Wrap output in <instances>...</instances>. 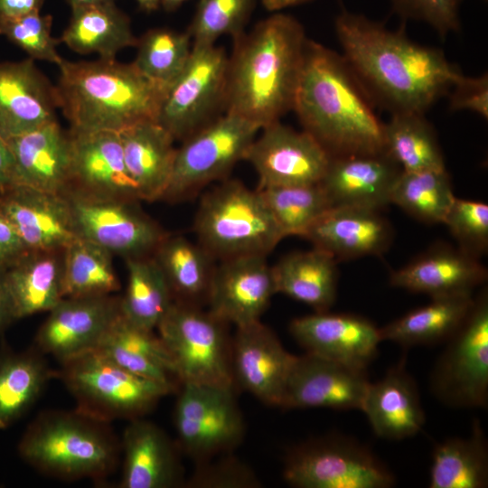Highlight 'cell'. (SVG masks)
<instances>
[{
  "label": "cell",
  "instance_id": "38",
  "mask_svg": "<svg viewBox=\"0 0 488 488\" xmlns=\"http://www.w3.org/2000/svg\"><path fill=\"white\" fill-rule=\"evenodd\" d=\"M126 265L127 286L120 297L122 315L154 331L174 302L169 284L153 256L128 258Z\"/></svg>",
  "mask_w": 488,
  "mask_h": 488
},
{
  "label": "cell",
  "instance_id": "44",
  "mask_svg": "<svg viewBox=\"0 0 488 488\" xmlns=\"http://www.w3.org/2000/svg\"><path fill=\"white\" fill-rule=\"evenodd\" d=\"M260 191L284 237L301 236L332 204L319 183L272 186Z\"/></svg>",
  "mask_w": 488,
  "mask_h": 488
},
{
  "label": "cell",
  "instance_id": "57",
  "mask_svg": "<svg viewBox=\"0 0 488 488\" xmlns=\"http://www.w3.org/2000/svg\"><path fill=\"white\" fill-rule=\"evenodd\" d=\"M140 9L146 13L155 11L161 5V0H136Z\"/></svg>",
  "mask_w": 488,
  "mask_h": 488
},
{
  "label": "cell",
  "instance_id": "13",
  "mask_svg": "<svg viewBox=\"0 0 488 488\" xmlns=\"http://www.w3.org/2000/svg\"><path fill=\"white\" fill-rule=\"evenodd\" d=\"M180 387L174 421L181 452L195 463L232 452L245 433L233 389L190 383Z\"/></svg>",
  "mask_w": 488,
  "mask_h": 488
},
{
  "label": "cell",
  "instance_id": "14",
  "mask_svg": "<svg viewBox=\"0 0 488 488\" xmlns=\"http://www.w3.org/2000/svg\"><path fill=\"white\" fill-rule=\"evenodd\" d=\"M228 57L215 44L192 45L190 58L166 91L156 122L184 140L224 110Z\"/></svg>",
  "mask_w": 488,
  "mask_h": 488
},
{
  "label": "cell",
  "instance_id": "52",
  "mask_svg": "<svg viewBox=\"0 0 488 488\" xmlns=\"http://www.w3.org/2000/svg\"><path fill=\"white\" fill-rule=\"evenodd\" d=\"M44 0H0V23L40 12Z\"/></svg>",
  "mask_w": 488,
  "mask_h": 488
},
{
  "label": "cell",
  "instance_id": "22",
  "mask_svg": "<svg viewBox=\"0 0 488 488\" xmlns=\"http://www.w3.org/2000/svg\"><path fill=\"white\" fill-rule=\"evenodd\" d=\"M56 87L34 60L0 62V136L5 140L57 119Z\"/></svg>",
  "mask_w": 488,
  "mask_h": 488
},
{
  "label": "cell",
  "instance_id": "12",
  "mask_svg": "<svg viewBox=\"0 0 488 488\" xmlns=\"http://www.w3.org/2000/svg\"><path fill=\"white\" fill-rule=\"evenodd\" d=\"M65 197L75 233L126 258L152 256L166 236L138 206V201L99 196L72 185Z\"/></svg>",
  "mask_w": 488,
  "mask_h": 488
},
{
  "label": "cell",
  "instance_id": "3",
  "mask_svg": "<svg viewBox=\"0 0 488 488\" xmlns=\"http://www.w3.org/2000/svg\"><path fill=\"white\" fill-rule=\"evenodd\" d=\"M371 102L343 55L307 39L293 110L331 157L385 153Z\"/></svg>",
  "mask_w": 488,
  "mask_h": 488
},
{
  "label": "cell",
  "instance_id": "48",
  "mask_svg": "<svg viewBox=\"0 0 488 488\" xmlns=\"http://www.w3.org/2000/svg\"><path fill=\"white\" fill-rule=\"evenodd\" d=\"M185 481L188 488H258L261 482L255 472L232 452L195 463Z\"/></svg>",
  "mask_w": 488,
  "mask_h": 488
},
{
  "label": "cell",
  "instance_id": "36",
  "mask_svg": "<svg viewBox=\"0 0 488 488\" xmlns=\"http://www.w3.org/2000/svg\"><path fill=\"white\" fill-rule=\"evenodd\" d=\"M171 288L174 301L199 305L206 301L216 265L199 243L183 236H165L153 255Z\"/></svg>",
  "mask_w": 488,
  "mask_h": 488
},
{
  "label": "cell",
  "instance_id": "50",
  "mask_svg": "<svg viewBox=\"0 0 488 488\" xmlns=\"http://www.w3.org/2000/svg\"><path fill=\"white\" fill-rule=\"evenodd\" d=\"M451 111L469 110L488 118V75L466 77L461 74L449 91Z\"/></svg>",
  "mask_w": 488,
  "mask_h": 488
},
{
  "label": "cell",
  "instance_id": "5",
  "mask_svg": "<svg viewBox=\"0 0 488 488\" xmlns=\"http://www.w3.org/2000/svg\"><path fill=\"white\" fill-rule=\"evenodd\" d=\"M106 421L84 412H47L25 430L20 456L40 472L65 480L99 479L115 468L118 450Z\"/></svg>",
  "mask_w": 488,
  "mask_h": 488
},
{
  "label": "cell",
  "instance_id": "20",
  "mask_svg": "<svg viewBox=\"0 0 488 488\" xmlns=\"http://www.w3.org/2000/svg\"><path fill=\"white\" fill-rule=\"evenodd\" d=\"M369 383L365 371L306 352L296 356L281 408L361 410Z\"/></svg>",
  "mask_w": 488,
  "mask_h": 488
},
{
  "label": "cell",
  "instance_id": "6",
  "mask_svg": "<svg viewBox=\"0 0 488 488\" xmlns=\"http://www.w3.org/2000/svg\"><path fill=\"white\" fill-rule=\"evenodd\" d=\"M199 244L215 259L267 256L285 238L259 190L227 180L202 198L194 219Z\"/></svg>",
  "mask_w": 488,
  "mask_h": 488
},
{
  "label": "cell",
  "instance_id": "58",
  "mask_svg": "<svg viewBox=\"0 0 488 488\" xmlns=\"http://www.w3.org/2000/svg\"><path fill=\"white\" fill-rule=\"evenodd\" d=\"M186 0H161V5L168 12L176 10Z\"/></svg>",
  "mask_w": 488,
  "mask_h": 488
},
{
  "label": "cell",
  "instance_id": "27",
  "mask_svg": "<svg viewBox=\"0 0 488 488\" xmlns=\"http://www.w3.org/2000/svg\"><path fill=\"white\" fill-rule=\"evenodd\" d=\"M304 238L336 259H347L383 253L390 244L392 234L389 223L379 211L333 206L311 226Z\"/></svg>",
  "mask_w": 488,
  "mask_h": 488
},
{
  "label": "cell",
  "instance_id": "17",
  "mask_svg": "<svg viewBox=\"0 0 488 488\" xmlns=\"http://www.w3.org/2000/svg\"><path fill=\"white\" fill-rule=\"evenodd\" d=\"M295 359L260 321L236 327L231 339L234 385L263 403L281 407Z\"/></svg>",
  "mask_w": 488,
  "mask_h": 488
},
{
  "label": "cell",
  "instance_id": "29",
  "mask_svg": "<svg viewBox=\"0 0 488 488\" xmlns=\"http://www.w3.org/2000/svg\"><path fill=\"white\" fill-rule=\"evenodd\" d=\"M487 278L486 268L459 248H435L393 271L391 286L434 297L472 293Z\"/></svg>",
  "mask_w": 488,
  "mask_h": 488
},
{
  "label": "cell",
  "instance_id": "51",
  "mask_svg": "<svg viewBox=\"0 0 488 488\" xmlns=\"http://www.w3.org/2000/svg\"><path fill=\"white\" fill-rule=\"evenodd\" d=\"M26 251L11 223L0 212V272H5Z\"/></svg>",
  "mask_w": 488,
  "mask_h": 488
},
{
  "label": "cell",
  "instance_id": "39",
  "mask_svg": "<svg viewBox=\"0 0 488 488\" xmlns=\"http://www.w3.org/2000/svg\"><path fill=\"white\" fill-rule=\"evenodd\" d=\"M384 152L402 171L446 169L434 129L424 114H391L384 123Z\"/></svg>",
  "mask_w": 488,
  "mask_h": 488
},
{
  "label": "cell",
  "instance_id": "31",
  "mask_svg": "<svg viewBox=\"0 0 488 488\" xmlns=\"http://www.w3.org/2000/svg\"><path fill=\"white\" fill-rule=\"evenodd\" d=\"M125 370L178 389L174 361L159 335L139 327L121 314L96 348Z\"/></svg>",
  "mask_w": 488,
  "mask_h": 488
},
{
  "label": "cell",
  "instance_id": "55",
  "mask_svg": "<svg viewBox=\"0 0 488 488\" xmlns=\"http://www.w3.org/2000/svg\"><path fill=\"white\" fill-rule=\"evenodd\" d=\"M313 0H261L262 5L269 12H279L285 8L302 5Z\"/></svg>",
  "mask_w": 488,
  "mask_h": 488
},
{
  "label": "cell",
  "instance_id": "10",
  "mask_svg": "<svg viewBox=\"0 0 488 488\" xmlns=\"http://www.w3.org/2000/svg\"><path fill=\"white\" fill-rule=\"evenodd\" d=\"M431 390L458 408H486L488 400V294L483 290L433 369Z\"/></svg>",
  "mask_w": 488,
  "mask_h": 488
},
{
  "label": "cell",
  "instance_id": "33",
  "mask_svg": "<svg viewBox=\"0 0 488 488\" xmlns=\"http://www.w3.org/2000/svg\"><path fill=\"white\" fill-rule=\"evenodd\" d=\"M336 258L314 248L292 252L272 266L277 294L305 304L315 312H326L336 298Z\"/></svg>",
  "mask_w": 488,
  "mask_h": 488
},
{
  "label": "cell",
  "instance_id": "53",
  "mask_svg": "<svg viewBox=\"0 0 488 488\" xmlns=\"http://www.w3.org/2000/svg\"><path fill=\"white\" fill-rule=\"evenodd\" d=\"M14 184V159L7 142L0 136V192Z\"/></svg>",
  "mask_w": 488,
  "mask_h": 488
},
{
  "label": "cell",
  "instance_id": "28",
  "mask_svg": "<svg viewBox=\"0 0 488 488\" xmlns=\"http://www.w3.org/2000/svg\"><path fill=\"white\" fill-rule=\"evenodd\" d=\"M406 357L385 376L369 383L361 410L375 435L401 440L418 434L425 424V413L416 381L406 370Z\"/></svg>",
  "mask_w": 488,
  "mask_h": 488
},
{
  "label": "cell",
  "instance_id": "4",
  "mask_svg": "<svg viewBox=\"0 0 488 488\" xmlns=\"http://www.w3.org/2000/svg\"><path fill=\"white\" fill-rule=\"evenodd\" d=\"M58 67V104L70 131L119 133L143 121H156L166 91L133 62L63 59Z\"/></svg>",
  "mask_w": 488,
  "mask_h": 488
},
{
  "label": "cell",
  "instance_id": "18",
  "mask_svg": "<svg viewBox=\"0 0 488 488\" xmlns=\"http://www.w3.org/2000/svg\"><path fill=\"white\" fill-rule=\"evenodd\" d=\"M289 330L306 352L365 372L381 342L374 324L351 314L315 312L294 319Z\"/></svg>",
  "mask_w": 488,
  "mask_h": 488
},
{
  "label": "cell",
  "instance_id": "56",
  "mask_svg": "<svg viewBox=\"0 0 488 488\" xmlns=\"http://www.w3.org/2000/svg\"><path fill=\"white\" fill-rule=\"evenodd\" d=\"M66 2L70 5L72 10L91 5L114 4L115 0H66Z\"/></svg>",
  "mask_w": 488,
  "mask_h": 488
},
{
  "label": "cell",
  "instance_id": "40",
  "mask_svg": "<svg viewBox=\"0 0 488 488\" xmlns=\"http://www.w3.org/2000/svg\"><path fill=\"white\" fill-rule=\"evenodd\" d=\"M119 287L112 254L107 249L77 238L62 250L63 298L111 296Z\"/></svg>",
  "mask_w": 488,
  "mask_h": 488
},
{
  "label": "cell",
  "instance_id": "41",
  "mask_svg": "<svg viewBox=\"0 0 488 488\" xmlns=\"http://www.w3.org/2000/svg\"><path fill=\"white\" fill-rule=\"evenodd\" d=\"M51 376L33 352H0V429L12 426L32 407Z\"/></svg>",
  "mask_w": 488,
  "mask_h": 488
},
{
  "label": "cell",
  "instance_id": "35",
  "mask_svg": "<svg viewBox=\"0 0 488 488\" xmlns=\"http://www.w3.org/2000/svg\"><path fill=\"white\" fill-rule=\"evenodd\" d=\"M474 301L472 293L434 297L427 305L379 328L380 339L404 347L448 340L465 320Z\"/></svg>",
  "mask_w": 488,
  "mask_h": 488
},
{
  "label": "cell",
  "instance_id": "19",
  "mask_svg": "<svg viewBox=\"0 0 488 488\" xmlns=\"http://www.w3.org/2000/svg\"><path fill=\"white\" fill-rule=\"evenodd\" d=\"M120 314V297H64L49 311L35 343L40 350L63 361L96 349Z\"/></svg>",
  "mask_w": 488,
  "mask_h": 488
},
{
  "label": "cell",
  "instance_id": "1",
  "mask_svg": "<svg viewBox=\"0 0 488 488\" xmlns=\"http://www.w3.org/2000/svg\"><path fill=\"white\" fill-rule=\"evenodd\" d=\"M334 28L343 59L371 101L390 114H425L462 74L441 50L414 42L403 28L345 9Z\"/></svg>",
  "mask_w": 488,
  "mask_h": 488
},
{
  "label": "cell",
  "instance_id": "26",
  "mask_svg": "<svg viewBox=\"0 0 488 488\" xmlns=\"http://www.w3.org/2000/svg\"><path fill=\"white\" fill-rule=\"evenodd\" d=\"M122 488H173L184 486L179 449L156 425L131 419L123 435Z\"/></svg>",
  "mask_w": 488,
  "mask_h": 488
},
{
  "label": "cell",
  "instance_id": "11",
  "mask_svg": "<svg viewBox=\"0 0 488 488\" xmlns=\"http://www.w3.org/2000/svg\"><path fill=\"white\" fill-rule=\"evenodd\" d=\"M259 130L253 123L225 113L183 140L163 199L186 198L225 177L244 160Z\"/></svg>",
  "mask_w": 488,
  "mask_h": 488
},
{
  "label": "cell",
  "instance_id": "34",
  "mask_svg": "<svg viewBox=\"0 0 488 488\" xmlns=\"http://www.w3.org/2000/svg\"><path fill=\"white\" fill-rule=\"evenodd\" d=\"M59 40L77 53L95 52L102 59H115L119 51L138 42L128 16L115 3L72 9Z\"/></svg>",
  "mask_w": 488,
  "mask_h": 488
},
{
  "label": "cell",
  "instance_id": "2",
  "mask_svg": "<svg viewBox=\"0 0 488 488\" xmlns=\"http://www.w3.org/2000/svg\"><path fill=\"white\" fill-rule=\"evenodd\" d=\"M234 40L224 111L260 129L293 109L307 38L294 16L276 12Z\"/></svg>",
  "mask_w": 488,
  "mask_h": 488
},
{
  "label": "cell",
  "instance_id": "21",
  "mask_svg": "<svg viewBox=\"0 0 488 488\" xmlns=\"http://www.w3.org/2000/svg\"><path fill=\"white\" fill-rule=\"evenodd\" d=\"M0 212L27 250H63L78 238L61 193L14 184L0 192Z\"/></svg>",
  "mask_w": 488,
  "mask_h": 488
},
{
  "label": "cell",
  "instance_id": "47",
  "mask_svg": "<svg viewBox=\"0 0 488 488\" xmlns=\"http://www.w3.org/2000/svg\"><path fill=\"white\" fill-rule=\"evenodd\" d=\"M463 251L478 258L488 247V205L455 197L444 220Z\"/></svg>",
  "mask_w": 488,
  "mask_h": 488
},
{
  "label": "cell",
  "instance_id": "49",
  "mask_svg": "<svg viewBox=\"0 0 488 488\" xmlns=\"http://www.w3.org/2000/svg\"><path fill=\"white\" fill-rule=\"evenodd\" d=\"M392 9L404 20L423 22L440 36L460 30L462 0H389Z\"/></svg>",
  "mask_w": 488,
  "mask_h": 488
},
{
  "label": "cell",
  "instance_id": "16",
  "mask_svg": "<svg viewBox=\"0 0 488 488\" xmlns=\"http://www.w3.org/2000/svg\"><path fill=\"white\" fill-rule=\"evenodd\" d=\"M216 265L206 303L208 311L236 327L258 321L277 294L272 266L267 256L234 257Z\"/></svg>",
  "mask_w": 488,
  "mask_h": 488
},
{
  "label": "cell",
  "instance_id": "43",
  "mask_svg": "<svg viewBox=\"0 0 488 488\" xmlns=\"http://www.w3.org/2000/svg\"><path fill=\"white\" fill-rule=\"evenodd\" d=\"M186 31L154 28L138 38L137 53L133 61L148 80L165 91L184 69L192 49Z\"/></svg>",
  "mask_w": 488,
  "mask_h": 488
},
{
  "label": "cell",
  "instance_id": "23",
  "mask_svg": "<svg viewBox=\"0 0 488 488\" xmlns=\"http://www.w3.org/2000/svg\"><path fill=\"white\" fill-rule=\"evenodd\" d=\"M70 132L71 184L92 194L141 201L126 166L119 134Z\"/></svg>",
  "mask_w": 488,
  "mask_h": 488
},
{
  "label": "cell",
  "instance_id": "25",
  "mask_svg": "<svg viewBox=\"0 0 488 488\" xmlns=\"http://www.w3.org/2000/svg\"><path fill=\"white\" fill-rule=\"evenodd\" d=\"M14 159V184L62 194L71 184V142L58 120L6 141Z\"/></svg>",
  "mask_w": 488,
  "mask_h": 488
},
{
  "label": "cell",
  "instance_id": "45",
  "mask_svg": "<svg viewBox=\"0 0 488 488\" xmlns=\"http://www.w3.org/2000/svg\"><path fill=\"white\" fill-rule=\"evenodd\" d=\"M255 5L256 0H199L187 30L192 45L215 44L222 35L239 37Z\"/></svg>",
  "mask_w": 488,
  "mask_h": 488
},
{
  "label": "cell",
  "instance_id": "42",
  "mask_svg": "<svg viewBox=\"0 0 488 488\" xmlns=\"http://www.w3.org/2000/svg\"><path fill=\"white\" fill-rule=\"evenodd\" d=\"M455 197L446 169L401 171L390 203L426 223H443Z\"/></svg>",
  "mask_w": 488,
  "mask_h": 488
},
{
  "label": "cell",
  "instance_id": "46",
  "mask_svg": "<svg viewBox=\"0 0 488 488\" xmlns=\"http://www.w3.org/2000/svg\"><path fill=\"white\" fill-rule=\"evenodd\" d=\"M52 24L50 14L35 12L0 23V35L25 52L29 58L59 65L63 60L56 49L61 42L51 35Z\"/></svg>",
  "mask_w": 488,
  "mask_h": 488
},
{
  "label": "cell",
  "instance_id": "37",
  "mask_svg": "<svg viewBox=\"0 0 488 488\" xmlns=\"http://www.w3.org/2000/svg\"><path fill=\"white\" fill-rule=\"evenodd\" d=\"M488 484V446L477 419L471 436L438 444L433 452L430 488H484Z\"/></svg>",
  "mask_w": 488,
  "mask_h": 488
},
{
  "label": "cell",
  "instance_id": "8",
  "mask_svg": "<svg viewBox=\"0 0 488 488\" xmlns=\"http://www.w3.org/2000/svg\"><path fill=\"white\" fill-rule=\"evenodd\" d=\"M227 324L199 305L174 301L156 330L182 384L234 386Z\"/></svg>",
  "mask_w": 488,
  "mask_h": 488
},
{
  "label": "cell",
  "instance_id": "54",
  "mask_svg": "<svg viewBox=\"0 0 488 488\" xmlns=\"http://www.w3.org/2000/svg\"><path fill=\"white\" fill-rule=\"evenodd\" d=\"M16 320L10 295L8 293L4 272H0V333Z\"/></svg>",
  "mask_w": 488,
  "mask_h": 488
},
{
  "label": "cell",
  "instance_id": "24",
  "mask_svg": "<svg viewBox=\"0 0 488 488\" xmlns=\"http://www.w3.org/2000/svg\"><path fill=\"white\" fill-rule=\"evenodd\" d=\"M401 168L385 153L331 157L319 184L333 206L380 211L390 203Z\"/></svg>",
  "mask_w": 488,
  "mask_h": 488
},
{
  "label": "cell",
  "instance_id": "9",
  "mask_svg": "<svg viewBox=\"0 0 488 488\" xmlns=\"http://www.w3.org/2000/svg\"><path fill=\"white\" fill-rule=\"evenodd\" d=\"M283 476L296 488H389L395 483L391 471L369 448L338 434L291 448Z\"/></svg>",
  "mask_w": 488,
  "mask_h": 488
},
{
  "label": "cell",
  "instance_id": "32",
  "mask_svg": "<svg viewBox=\"0 0 488 488\" xmlns=\"http://www.w3.org/2000/svg\"><path fill=\"white\" fill-rule=\"evenodd\" d=\"M4 278L16 320L49 312L63 298L62 250H27Z\"/></svg>",
  "mask_w": 488,
  "mask_h": 488
},
{
  "label": "cell",
  "instance_id": "30",
  "mask_svg": "<svg viewBox=\"0 0 488 488\" xmlns=\"http://www.w3.org/2000/svg\"><path fill=\"white\" fill-rule=\"evenodd\" d=\"M118 134L126 166L140 200L163 199L175 158L174 137L155 120L135 124Z\"/></svg>",
  "mask_w": 488,
  "mask_h": 488
},
{
  "label": "cell",
  "instance_id": "15",
  "mask_svg": "<svg viewBox=\"0 0 488 488\" xmlns=\"http://www.w3.org/2000/svg\"><path fill=\"white\" fill-rule=\"evenodd\" d=\"M261 130L244 158L258 174V189L320 183L331 155L314 137L279 121Z\"/></svg>",
  "mask_w": 488,
  "mask_h": 488
},
{
  "label": "cell",
  "instance_id": "7",
  "mask_svg": "<svg viewBox=\"0 0 488 488\" xmlns=\"http://www.w3.org/2000/svg\"><path fill=\"white\" fill-rule=\"evenodd\" d=\"M61 362V379L78 410L106 422L141 418L174 391L125 370L97 349Z\"/></svg>",
  "mask_w": 488,
  "mask_h": 488
}]
</instances>
